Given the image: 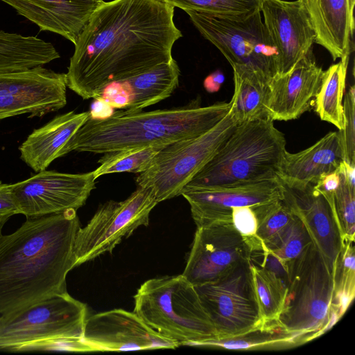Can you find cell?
Returning a JSON list of instances; mask_svg holds the SVG:
<instances>
[{"label":"cell","mask_w":355,"mask_h":355,"mask_svg":"<svg viewBox=\"0 0 355 355\" xmlns=\"http://www.w3.org/2000/svg\"><path fill=\"white\" fill-rule=\"evenodd\" d=\"M134 312L151 329L180 345L218 339L195 286L182 275L150 279L134 296Z\"/></svg>","instance_id":"cell-6"},{"label":"cell","mask_w":355,"mask_h":355,"mask_svg":"<svg viewBox=\"0 0 355 355\" xmlns=\"http://www.w3.org/2000/svg\"><path fill=\"white\" fill-rule=\"evenodd\" d=\"M0 234H1V232H0Z\"/></svg>","instance_id":"cell-42"},{"label":"cell","mask_w":355,"mask_h":355,"mask_svg":"<svg viewBox=\"0 0 355 355\" xmlns=\"http://www.w3.org/2000/svg\"><path fill=\"white\" fill-rule=\"evenodd\" d=\"M194 286L218 339L244 334L265 324L254 292L250 259L214 281Z\"/></svg>","instance_id":"cell-11"},{"label":"cell","mask_w":355,"mask_h":355,"mask_svg":"<svg viewBox=\"0 0 355 355\" xmlns=\"http://www.w3.org/2000/svg\"><path fill=\"white\" fill-rule=\"evenodd\" d=\"M158 203L152 190L137 186L123 201L110 200L98 207L76 235V267L110 252L139 226H148L150 211Z\"/></svg>","instance_id":"cell-10"},{"label":"cell","mask_w":355,"mask_h":355,"mask_svg":"<svg viewBox=\"0 0 355 355\" xmlns=\"http://www.w3.org/2000/svg\"><path fill=\"white\" fill-rule=\"evenodd\" d=\"M164 146H142L104 153L94 171V177L121 172L140 173L150 166Z\"/></svg>","instance_id":"cell-31"},{"label":"cell","mask_w":355,"mask_h":355,"mask_svg":"<svg viewBox=\"0 0 355 355\" xmlns=\"http://www.w3.org/2000/svg\"><path fill=\"white\" fill-rule=\"evenodd\" d=\"M338 171L340 182L334 193L332 205L339 224L343 241L354 242L355 188L350 187L343 175L339 170Z\"/></svg>","instance_id":"cell-35"},{"label":"cell","mask_w":355,"mask_h":355,"mask_svg":"<svg viewBox=\"0 0 355 355\" xmlns=\"http://www.w3.org/2000/svg\"><path fill=\"white\" fill-rule=\"evenodd\" d=\"M231 101L201 107L197 99L171 109L144 112L127 110L110 116H89L68 142L71 151L104 154L142 146H165L207 132L230 112Z\"/></svg>","instance_id":"cell-3"},{"label":"cell","mask_w":355,"mask_h":355,"mask_svg":"<svg viewBox=\"0 0 355 355\" xmlns=\"http://www.w3.org/2000/svg\"><path fill=\"white\" fill-rule=\"evenodd\" d=\"M343 160L340 132H329L300 152L286 150L277 176L284 187L303 189L315 184L322 175L336 170Z\"/></svg>","instance_id":"cell-21"},{"label":"cell","mask_w":355,"mask_h":355,"mask_svg":"<svg viewBox=\"0 0 355 355\" xmlns=\"http://www.w3.org/2000/svg\"><path fill=\"white\" fill-rule=\"evenodd\" d=\"M184 11L235 15L260 8L261 0H163Z\"/></svg>","instance_id":"cell-34"},{"label":"cell","mask_w":355,"mask_h":355,"mask_svg":"<svg viewBox=\"0 0 355 355\" xmlns=\"http://www.w3.org/2000/svg\"><path fill=\"white\" fill-rule=\"evenodd\" d=\"M252 209L257 220V236L263 246L279 234L295 215L283 198Z\"/></svg>","instance_id":"cell-33"},{"label":"cell","mask_w":355,"mask_h":355,"mask_svg":"<svg viewBox=\"0 0 355 355\" xmlns=\"http://www.w3.org/2000/svg\"><path fill=\"white\" fill-rule=\"evenodd\" d=\"M66 73L41 67L0 74V120L42 116L67 104Z\"/></svg>","instance_id":"cell-14"},{"label":"cell","mask_w":355,"mask_h":355,"mask_svg":"<svg viewBox=\"0 0 355 355\" xmlns=\"http://www.w3.org/2000/svg\"><path fill=\"white\" fill-rule=\"evenodd\" d=\"M315 34L334 60L350 55L354 31L355 0H300Z\"/></svg>","instance_id":"cell-22"},{"label":"cell","mask_w":355,"mask_h":355,"mask_svg":"<svg viewBox=\"0 0 355 355\" xmlns=\"http://www.w3.org/2000/svg\"><path fill=\"white\" fill-rule=\"evenodd\" d=\"M251 249L232 221L198 227L182 275L193 286L217 279L250 259Z\"/></svg>","instance_id":"cell-13"},{"label":"cell","mask_w":355,"mask_h":355,"mask_svg":"<svg viewBox=\"0 0 355 355\" xmlns=\"http://www.w3.org/2000/svg\"><path fill=\"white\" fill-rule=\"evenodd\" d=\"M286 267V289L278 322L306 343L338 321L331 313L333 274L313 243Z\"/></svg>","instance_id":"cell-7"},{"label":"cell","mask_w":355,"mask_h":355,"mask_svg":"<svg viewBox=\"0 0 355 355\" xmlns=\"http://www.w3.org/2000/svg\"><path fill=\"white\" fill-rule=\"evenodd\" d=\"M303 343L300 337L288 332L278 320H275L244 334L205 342L201 346L230 350H278Z\"/></svg>","instance_id":"cell-27"},{"label":"cell","mask_w":355,"mask_h":355,"mask_svg":"<svg viewBox=\"0 0 355 355\" xmlns=\"http://www.w3.org/2000/svg\"><path fill=\"white\" fill-rule=\"evenodd\" d=\"M283 200L302 220L313 245L332 272L343 245L332 203L315 191L313 184L303 189L284 187Z\"/></svg>","instance_id":"cell-18"},{"label":"cell","mask_w":355,"mask_h":355,"mask_svg":"<svg viewBox=\"0 0 355 355\" xmlns=\"http://www.w3.org/2000/svg\"><path fill=\"white\" fill-rule=\"evenodd\" d=\"M60 57L51 42L0 31V74L41 67Z\"/></svg>","instance_id":"cell-25"},{"label":"cell","mask_w":355,"mask_h":355,"mask_svg":"<svg viewBox=\"0 0 355 355\" xmlns=\"http://www.w3.org/2000/svg\"><path fill=\"white\" fill-rule=\"evenodd\" d=\"M349 56L331 65L323 76L315 97V110L322 121L334 125L339 130L344 128L343 97Z\"/></svg>","instance_id":"cell-28"},{"label":"cell","mask_w":355,"mask_h":355,"mask_svg":"<svg viewBox=\"0 0 355 355\" xmlns=\"http://www.w3.org/2000/svg\"><path fill=\"white\" fill-rule=\"evenodd\" d=\"M232 222L250 247L259 240L257 236V220L252 207L244 206L232 208Z\"/></svg>","instance_id":"cell-37"},{"label":"cell","mask_w":355,"mask_h":355,"mask_svg":"<svg viewBox=\"0 0 355 355\" xmlns=\"http://www.w3.org/2000/svg\"><path fill=\"white\" fill-rule=\"evenodd\" d=\"M174 7L163 0L104 1L78 36L67 86L83 99H98L110 83L139 75L173 58L182 34Z\"/></svg>","instance_id":"cell-1"},{"label":"cell","mask_w":355,"mask_h":355,"mask_svg":"<svg viewBox=\"0 0 355 355\" xmlns=\"http://www.w3.org/2000/svg\"><path fill=\"white\" fill-rule=\"evenodd\" d=\"M19 214L20 210L12 190V184L0 181V232L11 216Z\"/></svg>","instance_id":"cell-38"},{"label":"cell","mask_w":355,"mask_h":355,"mask_svg":"<svg viewBox=\"0 0 355 355\" xmlns=\"http://www.w3.org/2000/svg\"><path fill=\"white\" fill-rule=\"evenodd\" d=\"M323 70L313 53L301 59L287 73L268 83L266 111L275 121L296 119L310 110L319 90Z\"/></svg>","instance_id":"cell-19"},{"label":"cell","mask_w":355,"mask_h":355,"mask_svg":"<svg viewBox=\"0 0 355 355\" xmlns=\"http://www.w3.org/2000/svg\"><path fill=\"white\" fill-rule=\"evenodd\" d=\"M35 24L40 31L58 34L76 44L103 0H0Z\"/></svg>","instance_id":"cell-20"},{"label":"cell","mask_w":355,"mask_h":355,"mask_svg":"<svg viewBox=\"0 0 355 355\" xmlns=\"http://www.w3.org/2000/svg\"><path fill=\"white\" fill-rule=\"evenodd\" d=\"M334 280L331 313L339 320L355 293V254L354 242L343 241L332 271Z\"/></svg>","instance_id":"cell-30"},{"label":"cell","mask_w":355,"mask_h":355,"mask_svg":"<svg viewBox=\"0 0 355 355\" xmlns=\"http://www.w3.org/2000/svg\"><path fill=\"white\" fill-rule=\"evenodd\" d=\"M200 33L231 64L250 68L269 81L277 74V53L260 8L235 15L187 11Z\"/></svg>","instance_id":"cell-8"},{"label":"cell","mask_w":355,"mask_h":355,"mask_svg":"<svg viewBox=\"0 0 355 355\" xmlns=\"http://www.w3.org/2000/svg\"><path fill=\"white\" fill-rule=\"evenodd\" d=\"M237 123L230 110L220 122L200 135L164 146L147 169L137 176V186L150 188L158 203L180 196Z\"/></svg>","instance_id":"cell-9"},{"label":"cell","mask_w":355,"mask_h":355,"mask_svg":"<svg viewBox=\"0 0 355 355\" xmlns=\"http://www.w3.org/2000/svg\"><path fill=\"white\" fill-rule=\"evenodd\" d=\"M96 102L89 111V116L94 119L105 118L110 116L114 112L113 108L101 101L96 100Z\"/></svg>","instance_id":"cell-41"},{"label":"cell","mask_w":355,"mask_h":355,"mask_svg":"<svg viewBox=\"0 0 355 355\" xmlns=\"http://www.w3.org/2000/svg\"><path fill=\"white\" fill-rule=\"evenodd\" d=\"M180 76L179 66L173 58L148 71L123 80L129 94V103L125 110H142L167 98L178 87Z\"/></svg>","instance_id":"cell-24"},{"label":"cell","mask_w":355,"mask_h":355,"mask_svg":"<svg viewBox=\"0 0 355 355\" xmlns=\"http://www.w3.org/2000/svg\"><path fill=\"white\" fill-rule=\"evenodd\" d=\"M224 81L223 74L219 71H215L209 75L204 80L205 89L210 93L218 92Z\"/></svg>","instance_id":"cell-40"},{"label":"cell","mask_w":355,"mask_h":355,"mask_svg":"<svg viewBox=\"0 0 355 355\" xmlns=\"http://www.w3.org/2000/svg\"><path fill=\"white\" fill-rule=\"evenodd\" d=\"M79 227L76 210L71 209L26 218L14 232L0 234V315L67 292Z\"/></svg>","instance_id":"cell-2"},{"label":"cell","mask_w":355,"mask_h":355,"mask_svg":"<svg viewBox=\"0 0 355 355\" xmlns=\"http://www.w3.org/2000/svg\"><path fill=\"white\" fill-rule=\"evenodd\" d=\"M340 182V173L338 168L328 173L322 175L313 188L324 196L334 195Z\"/></svg>","instance_id":"cell-39"},{"label":"cell","mask_w":355,"mask_h":355,"mask_svg":"<svg viewBox=\"0 0 355 355\" xmlns=\"http://www.w3.org/2000/svg\"><path fill=\"white\" fill-rule=\"evenodd\" d=\"M250 269L263 322L278 320L284 305L287 280L251 260Z\"/></svg>","instance_id":"cell-29"},{"label":"cell","mask_w":355,"mask_h":355,"mask_svg":"<svg viewBox=\"0 0 355 355\" xmlns=\"http://www.w3.org/2000/svg\"><path fill=\"white\" fill-rule=\"evenodd\" d=\"M89 116V111L56 116L28 136L19 148L21 159L35 172L46 170L52 162L65 155L68 142Z\"/></svg>","instance_id":"cell-23"},{"label":"cell","mask_w":355,"mask_h":355,"mask_svg":"<svg viewBox=\"0 0 355 355\" xmlns=\"http://www.w3.org/2000/svg\"><path fill=\"white\" fill-rule=\"evenodd\" d=\"M284 187L279 178L223 187L205 188L186 185L181 191L189 202L192 218L200 227L232 221L234 207H253L284 198Z\"/></svg>","instance_id":"cell-16"},{"label":"cell","mask_w":355,"mask_h":355,"mask_svg":"<svg viewBox=\"0 0 355 355\" xmlns=\"http://www.w3.org/2000/svg\"><path fill=\"white\" fill-rule=\"evenodd\" d=\"M263 24L277 53V74L288 73L312 53L315 34L300 0H261Z\"/></svg>","instance_id":"cell-17"},{"label":"cell","mask_w":355,"mask_h":355,"mask_svg":"<svg viewBox=\"0 0 355 355\" xmlns=\"http://www.w3.org/2000/svg\"><path fill=\"white\" fill-rule=\"evenodd\" d=\"M93 171L66 173L44 170L12 184L20 214L26 218L58 214L83 206L96 188Z\"/></svg>","instance_id":"cell-12"},{"label":"cell","mask_w":355,"mask_h":355,"mask_svg":"<svg viewBox=\"0 0 355 355\" xmlns=\"http://www.w3.org/2000/svg\"><path fill=\"white\" fill-rule=\"evenodd\" d=\"M83 342L89 352L175 349L180 346L151 329L135 312L121 309L87 317Z\"/></svg>","instance_id":"cell-15"},{"label":"cell","mask_w":355,"mask_h":355,"mask_svg":"<svg viewBox=\"0 0 355 355\" xmlns=\"http://www.w3.org/2000/svg\"><path fill=\"white\" fill-rule=\"evenodd\" d=\"M234 92L231 111L239 123L268 114L269 80L258 72L242 66L232 67Z\"/></svg>","instance_id":"cell-26"},{"label":"cell","mask_w":355,"mask_h":355,"mask_svg":"<svg viewBox=\"0 0 355 355\" xmlns=\"http://www.w3.org/2000/svg\"><path fill=\"white\" fill-rule=\"evenodd\" d=\"M311 243L313 242L306 228L295 214L291 223L264 245L263 250L286 265L297 258Z\"/></svg>","instance_id":"cell-32"},{"label":"cell","mask_w":355,"mask_h":355,"mask_svg":"<svg viewBox=\"0 0 355 355\" xmlns=\"http://www.w3.org/2000/svg\"><path fill=\"white\" fill-rule=\"evenodd\" d=\"M344 128L339 130L343 151V160L355 166V89L351 86L343 101Z\"/></svg>","instance_id":"cell-36"},{"label":"cell","mask_w":355,"mask_h":355,"mask_svg":"<svg viewBox=\"0 0 355 355\" xmlns=\"http://www.w3.org/2000/svg\"><path fill=\"white\" fill-rule=\"evenodd\" d=\"M286 144L268 114L239 123L187 185L218 188L278 178Z\"/></svg>","instance_id":"cell-4"},{"label":"cell","mask_w":355,"mask_h":355,"mask_svg":"<svg viewBox=\"0 0 355 355\" xmlns=\"http://www.w3.org/2000/svg\"><path fill=\"white\" fill-rule=\"evenodd\" d=\"M87 308L68 292L0 315V350L87 352L83 342Z\"/></svg>","instance_id":"cell-5"}]
</instances>
